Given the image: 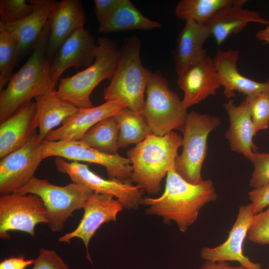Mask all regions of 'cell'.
I'll use <instances>...</instances> for the list:
<instances>
[{
    "mask_svg": "<svg viewBox=\"0 0 269 269\" xmlns=\"http://www.w3.org/2000/svg\"><path fill=\"white\" fill-rule=\"evenodd\" d=\"M86 21L82 2L79 0L57 1L49 18V34L46 55L55 56L63 43L76 31L84 27Z\"/></svg>",
    "mask_w": 269,
    "mask_h": 269,
    "instance_id": "e0dca14e",
    "label": "cell"
},
{
    "mask_svg": "<svg viewBox=\"0 0 269 269\" xmlns=\"http://www.w3.org/2000/svg\"><path fill=\"white\" fill-rule=\"evenodd\" d=\"M247 1L234 0L233 4L219 9L206 23L218 46L230 35L241 31L249 23L268 24L269 21L258 11L243 7Z\"/></svg>",
    "mask_w": 269,
    "mask_h": 269,
    "instance_id": "44dd1931",
    "label": "cell"
},
{
    "mask_svg": "<svg viewBox=\"0 0 269 269\" xmlns=\"http://www.w3.org/2000/svg\"><path fill=\"white\" fill-rule=\"evenodd\" d=\"M49 20L26 63L11 76L0 93V123L36 97L56 91L50 79L51 59L46 55Z\"/></svg>",
    "mask_w": 269,
    "mask_h": 269,
    "instance_id": "7a4b0ae2",
    "label": "cell"
},
{
    "mask_svg": "<svg viewBox=\"0 0 269 269\" xmlns=\"http://www.w3.org/2000/svg\"><path fill=\"white\" fill-rule=\"evenodd\" d=\"M93 193L85 186L72 182L65 186H58L46 179L34 177L13 193L35 194L44 203L48 226L55 232L62 230L67 220L77 209L83 208Z\"/></svg>",
    "mask_w": 269,
    "mask_h": 269,
    "instance_id": "ba28073f",
    "label": "cell"
},
{
    "mask_svg": "<svg viewBox=\"0 0 269 269\" xmlns=\"http://www.w3.org/2000/svg\"><path fill=\"white\" fill-rule=\"evenodd\" d=\"M37 0H0V24L8 25L17 22L34 8Z\"/></svg>",
    "mask_w": 269,
    "mask_h": 269,
    "instance_id": "1f68e13d",
    "label": "cell"
},
{
    "mask_svg": "<svg viewBox=\"0 0 269 269\" xmlns=\"http://www.w3.org/2000/svg\"><path fill=\"white\" fill-rule=\"evenodd\" d=\"M233 2L234 0H181L176 6L175 13L181 20L206 24L219 9Z\"/></svg>",
    "mask_w": 269,
    "mask_h": 269,
    "instance_id": "f1b7e54d",
    "label": "cell"
},
{
    "mask_svg": "<svg viewBox=\"0 0 269 269\" xmlns=\"http://www.w3.org/2000/svg\"><path fill=\"white\" fill-rule=\"evenodd\" d=\"M141 42L133 36L127 38L120 49L119 57L109 85L104 89L106 101L124 104L132 110L141 113L144 97L152 72L142 65Z\"/></svg>",
    "mask_w": 269,
    "mask_h": 269,
    "instance_id": "277c9868",
    "label": "cell"
},
{
    "mask_svg": "<svg viewBox=\"0 0 269 269\" xmlns=\"http://www.w3.org/2000/svg\"><path fill=\"white\" fill-rule=\"evenodd\" d=\"M211 35V30L206 24H199L192 20L185 21L172 52L175 70L178 75L206 50L203 46Z\"/></svg>",
    "mask_w": 269,
    "mask_h": 269,
    "instance_id": "cb8c5ba5",
    "label": "cell"
},
{
    "mask_svg": "<svg viewBox=\"0 0 269 269\" xmlns=\"http://www.w3.org/2000/svg\"><path fill=\"white\" fill-rule=\"evenodd\" d=\"M217 198L211 179L198 184L191 183L174 169L167 174L161 195L157 198H142L140 204L147 207L146 214L162 217L165 224L174 221L181 232H185L197 219L200 209Z\"/></svg>",
    "mask_w": 269,
    "mask_h": 269,
    "instance_id": "6da1fadb",
    "label": "cell"
},
{
    "mask_svg": "<svg viewBox=\"0 0 269 269\" xmlns=\"http://www.w3.org/2000/svg\"><path fill=\"white\" fill-rule=\"evenodd\" d=\"M256 37L260 41L269 43V22L266 28L259 30L256 33Z\"/></svg>",
    "mask_w": 269,
    "mask_h": 269,
    "instance_id": "ab89813d",
    "label": "cell"
},
{
    "mask_svg": "<svg viewBox=\"0 0 269 269\" xmlns=\"http://www.w3.org/2000/svg\"><path fill=\"white\" fill-rule=\"evenodd\" d=\"M35 259H25L23 255L5 258L0 263V269H25L33 265Z\"/></svg>",
    "mask_w": 269,
    "mask_h": 269,
    "instance_id": "74e56055",
    "label": "cell"
},
{
    "mask_svg": "<svg viewBox=\"0 0 269 269\" xmlns=\"http://www.w3.org/2000/svg\"><path fill=\"white\" fill-rule=\"evenodd\" d=\"M182 140V137L174 131L163 136L151 134L128 150L132 182L149 194L158 193L162 179L175 169Z\"/></svg>",
    "mask_w": 269,
    "mask_h": 269,
    "instance_id": "3957f363",
    "label": "cell"
},
{
    "mask_svg": "<svg viewBox=\"0 0 269 269\" xmlns=\"http://www.w3.org/2000/svg\"><path fill=\"white\" fill-rule=\"evenodd\" d=\"M57 170L68 175L71 180L95 193L112 195L128 209H135L140 204L143 191L133 183L104 178L92 171L87 164L77 161H67L56 157Z\"/></svg>",
    "mask_w": 269,
    "mask_h": 269,
    "instance_id": "8fae6325",
    "label": "cell"
},
{
    "mask_svg": "<svg viewBox=\"0 0 269 269\" xmlns=\"http://www.w3.org/2000/svg\"><path fill=\"white\" fill-rule=\"evenodd\" d=\"M49 223L43 202L35 194L11 193L0 197V238L9 239V231L27 233L35 236L39 223Z\"/></svg>",
    "mask_w": 269,
    "mask_h": 269,
    "instance_id": "30bf717a",
    "label": "cell"
},
{
    "mask_svg": "<svg viewBox=\"0 0 269 269\" xmlns=\"http://www.w3.org/2000/svg\"><path fill=\"white\" fill-rule=\"evenodd\" d=\"M30 269H69V266L55 251L42 248Z\"/></svg>",
    "mask_w": 269,
    "mask_h": 269,
    "instance_id": "e575fe53",
    "label": "cell"
},
{
    "mask_svg": "<svg viewBox=\"0 0 269 269\" xmlns=\"http://www.w3.org/2000/svg\"><path fill=\"white\" fill-rule=\"evenodd\" d=\"M177 84L184 93L182 101L186 110L209 96L215 95L221 86L213 58L206 50L178 75Z\"/></svg>",
    "mask_w": 269,
    "mask_h": 269,
    "instance_id": "5bb4252c",
    "label": "cell"
},
{
    "mask_svg": "<svg viewBox=\"0 0 269 269\" xmlns=\"http://www.w3.org/2000/svg\"><path fill=\"white\" fill-rule=\"evenodd\" d=\"M220 124L216 116L194 111L187 113L181 130L182 151L175 164L176 171L187 181L198 184L203 180L201 170L207 155L208 137Z\"/></svg>",
    "mask_w": 269,
    "mask_h": 269,
    "instance_id": "52a82bcc",
    "label": "cell"
},
{
    "mask_svg": "<svg viewBox=\"0 0 269 269\" xmlns=\"http://www.w3.org/2000/svg\"><path fill=\"white\" fill-rule=\"evenodd\" d=\"M145 93L142 115L152 134L163 136L173 131L182 130L187 110L176 93L169 87L168 81L161 72L151 73Z\"/></svg>",
    "mask_w": 269,
    "mask_h": 269,
    "instance_id": "8992f818",
    "label": "cell"
},
{
    "mask_svg": "<svg viewBox=\"0 0 269 269\" xmlns=\"http://www.w3.org/2000/svg\"><path fill=\"white\" fill-rule=\"evenodd\" d=\"M124 208L123 204L114 196L93 192L84 205V214L77 228L60 237L59 242L70 244L74 238L80 239L87 249V257L92 262L88 253L92 238L103 224L116 221L117 215Z\"/></svg>",
    "mask_w": 269,
    "mask_h": 269,
    "instance_id": "4fadbf2b",
    "label": "cell"
},
{
    "mask_svg": "<svg viewBox=\"0 0 269 269\" xmlns=\"http://www.w3.org/2000/svg\"><path fill=\"white\" fill-rule=\"evenodd\" d=\"M124 104L116 101L104 103L89 108H78L59 128L51 131L45 140L48 141L80 140L85 133L95 124L107 117L115 116Z\"/></svg>",
    "mask_w": 269,
    "mask_h": 269,
    "instance_id": "d6986e66",
    "label": "cell"
},
{
    "mask_svg": "<svg viewBox=\"0 0 269 269\" xmlns=\"http://www.w3.org/2000/svg\"><path fill=\"white\" fill-rule=\"evenodd\" d=\"M255 135L269 126V91L246 96Z\"/></svg>",
    "mask_w": 269,
    "mask_h": 269,
    "instance_id": "4dcf8cb0",
    "label": "cell"
},
{
    "mask_svg": "<svg viewBox=\"0 0 269 269\" xmlns=\"http://www.w3.org/2000/svg\"><path fill=\"white\" fill-rule=\"evenodd\" d=\"M119 130L114 116L100 121L90 128L80 141L101 152L118 154Z\"/></svg>",
    "mask_w": 269,
    "mask_h": 269,
    "instance_id": "83f0119b",
    "label": "cell"
},
{
    "mask_svg": "<svg viewBox=\"0 0 269 269\" xmlns=\"http://www.w3.org/2000/svg\"><path fill=\"white\" fill-rule=\"evenodd\" d=\"M44 159L56 156L72 161L96 163L104 166L109 178L133 183V168L130 160L119 154H108L83 143L80 140H43Z\"/></svg>",
    "mask_w": 269,
    "mask_h": 269,
    "instance_id": "9c48e42d",
    "label": "cell"
},
{
    "mask_svg": "<svg viewBox=\"0 0 269 269\" xmlns=\"http://www.w3.org/2000/svg\"><path fill=\"white\" fill-rule=\"evenodd\" d=\"M38 128L36 104L31 101L17 109L0 125V158L27 143Z\"/></svg>",
    "mask_w": 269,
    "mask_h": 269,
    "instance_id": "ac0fdd59",
    "label": "cell"
},
{
    "mask_svg": "<svg viewBox=\"0 0 269 269\" xmlns=\"http://www.w3.org/2000/svg\"><path fill=\"white\" fill-rule=\"evenodd\" d=\"M199 269H249L242 266H232L227 262H213L206 261Z\"/></svg>",
    "mask_w": 269,
    "mask_h": 269,
    "instance_id": "f35d334b",
    "label": "cell"
},
{
    "mask_svg": "<svg viewBox=\"0 0 269 269\" xmlns=\"http://www.w3.org/2000/svg\"><path fill=\"white\" fill-rule=\"evenodd\" d=\"M120 0H95L94 12L99 24L103 22L120 2Z\"/></svg>",
    "mask_w": 269,
    "mask_h": 269,
    "instance_id": "8d00e7d4",
    "label": "cell"
},
{
    "mask_svg": "<svg viewBox=\"0 0 269 269\" xmlns=\"http://www.w3.org/2000/svg\"><path fill=\"white\" fill-rule=\"evenodd\" d=\"M239 57L238 49L223 51L218 49L213 58L221 86L228 99L235 96V92L250 96L261 92L269 91V78L264 82H258L243 76L237 68Z\"/></svg>",
    "mask_w": 269,
    "mask_h": 269,
    "instance_id": "ffe728a7",
    "label": "cell"
},
{
    "mask_svg": "<svg viewBox=\"0 0 269 269\" xmlns=\"http://www.w3.org/2000/svg\"><path fill=\"white\" fill-rule=\"evenodd\" d=\"M161 24L143 15L129 0H120L111 13L99 24L100 32L108 33L131 30H149Z\"/></svg>",
    "mask_w": 269,
    "mask_h": 269,
    "instance_id": "d4e9b609",
    "label": "cell"
},
{
    "mask_svg": "<svg viewBox=\"0 0 269 269\" xmlns=\"http://www.w3.org/2000/svg\"><path fill=\"white\" fill-rule=\"evenodd\" d=\"M247 237L255 244H269V208L254 216Z\"/></svg>",
    "mask_w": 269,
    "mask_h": 269,
    "instance_id": "836d02e7",
    "label": "cell"
},
{
    "mask_svg": "<svg viewBox=\"0 0 269 269\" xmlns=\"http://www.w3.org/2000/svg\"><path fill=\"white\" fill-rule=\"evenodd\" d=\"M230 122L225 137L228 139L232 151L241 153L248 158L257 147L253 138L255 135L254 126L249 111L248 100L246 98L239 105L230 99L224 104Z\"/></svg>",
    "mask_w": 269,
    "mask_h": 269,
    "instance_id": "603a6c76",
    "label": "cell"
},
{
    "mask_svg": "<svg viewBox=\"0 0 269 269\" xmlns=\"http://www.w3.org/2000/svg\"><path fill=\"white\" fill-rule=\"evenodd\" d=\"M93 63L76 74L60 79L56 95L61 100L80 108L93 107L90 96L94 89L104 80L112 78L119 57L116 43L106 37L97 38Z\"/></svg>",
    "mask_w": 269,
    "mask_h": 269,
    "instance_id": "5b68a950",
    "label": "cell"
},
{
    "mask_svg": "<svg viewBox=\"0 0 269 269\" xmlns=\"http://www.w3.org/2000/svg\"><path fill=\"white\" fill-rule=\"evenodd\" d=\"M39 136L44 140L53 129L62 124L78 109L61 100L55 92L40 95L35 98Z\"/></svg>",
    "mask_w": 269,
    "mask_h": 269,
    "instance_id": "484cf974",
    "label": "cell"
},
{
    "mask_svg": "<svg viewBox=\"0 0 269 269\" xmlns=\"http://www.w3.org/2000/svg\"><path fill=\"white\" fill-rule=\"evenodd\" d=\"M255 215L251 203L241 206L227 240L216 247L203 248L200 252L201 258L213 262L236 261L249 269H263L260 264L251 261L243 253L244 241Z\"/></svg>",
    "mask_w": 269,
    "mask_h": 269,
    "instance_id": "9a60e30c",
    "label": "cell"
},
{
    "mask_svg": "<svg viewBox=\"0 0 269 269\" xmlns=\"http://www.w3.org/2000/svg\"><path fill=\"white\" fill-rule=\"evenodd\" d=\"M254 165L250 186L257 188L269 184V153H253L248 158Z\"/></svg>",
    "mask_w": 269,
    "mask_h": 269,
    "instance_id": "d6a6232c",
    "label": "cell"
},
{
    "mask_svg": "<svg viewBox=\"0 0 269 269\" xmlns=\"http://www.w3.org/2000/svg\"><path fill=\"white\" fill-rule=\"evenodd\" d=\"M114 117L118 126V144L119 148H126L132 144H136L152 134L141 113L125 107Z\"/></svg>",
    "mask_w": 269,
    "mask_h": 269,
    "instance_id": "4316f807",
    "label": "cell"
},
{
    "mask_svg": "<svg viewBox=\"0 0 269 269\" xmlns=\"http://www.w3.org/2000/svg\"><path fill=\"white\" fill-rule=\"evenodd\" d=\"M19 58L16 41L7 31L0 29V91L8 83Z\"/></svg>",
    "mask_w": 269,
    "mask_h": 269,
    "instance_id": "f546056e",
    "label": "cell"
},
{
    "mask_svg": "<svg viewBox=\"0 0 269 269\" xmlns=\"http://www.w3.org/2000/svg\"><path fill=\"white\" fill-rule=\"evenodd\" d=\"M57 2L37 0L34 9L21 20L11 24H0V29L7 31L16 41L19 58L29 49L33 48Z\"/></svg>",
    "mask_w": 269,
    "mask_h": 269,
    "instance_id": "7402d4cb",
    "label": "cell"
},
{
    "mask_svg": "<svg viewBox=\"0 0 269 269\" xmlns=\"http://www.w3.org/2000/svg\"><path fill=\"white\" fill-rule=\"evenodd\" d=\"M249 196L255 214L261 212L269 205V184L254 188L249 192Z\"/></svg>",
    "mask_w": 269,
    "mask_h": 269,
    "instance_id": "d590c367",
    "label": "cell"
},
{
    "mask_svg": "<svg viewBox=\"0 0 269 269\" xmlns=\"http://www.w3.org/2000/svg\"><path fill=\"white\" fill-rule=\"evenodd\" d=\"M42 139L35 134L27 143L0 161V193H13L24 186L44 159Z\"/></svg>",
    "mask_w": 269,
    "mask_h": 269,
    "instance_id": "7c38bea8",
    "label": "cell"
},
{
    "mask_svg": "<svg viewBox=\"0 0 269 269\" xmlns=\"http://www.w3.org/2000/svg\"><path fill=\"white\" fill-rule=\"evenodd\" d=\"M97 47L96 41L89 31L80 28L62 45L52 61L50 79L56 88L63 73L70 67H88L94 61Z\"/></svg>",
    "mask_w": 269,
    "mask_h": 269,
    "instance_id": "2e32d148",
    "label": "cell"
}]
</instances>
